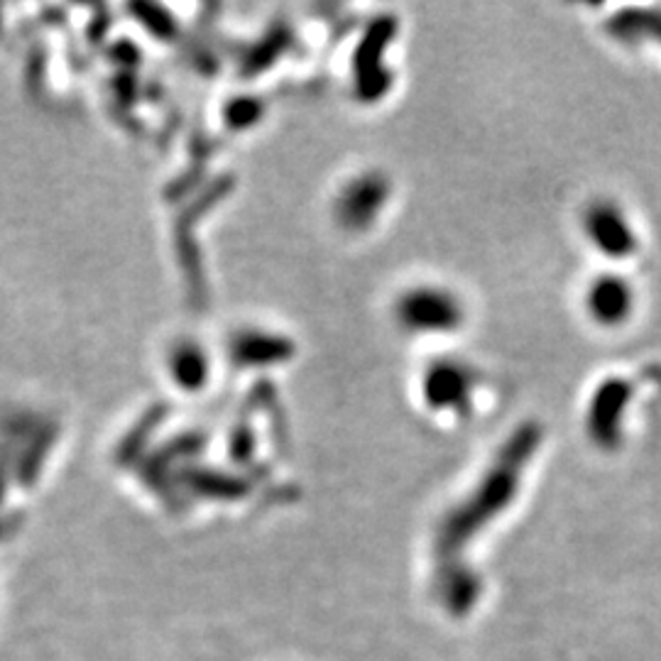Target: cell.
<instances>
[{"label":"cell","instance_id":"obj_1","mask_svg":"<svg viewBox=\"0 0 661 661\" xmlns=\"http://www.w3.org/2000/svg\"><path fill=\"white\" fill-rule=\"evenodd\" d=\"M397 319L414 333H448L463 321V307L454 295L439 287H417L399 299Z\"/></svg>","mask_w":661,"mask_h":661},{"label":"cell","instance_id":"obj_3","mask_svg":"<svg viewBox=\"0 0 661 661\" xmlns=\"http://www.w3.org/2000/svg\"><path fill=\"white\" fill-rule=\"evenodd\" d=\"M635 305V292L630 282L620 277H603L593 282L586 297V309L603 327H618L630 319Z\"/></svg>","mask_w":661,"mask_h":661},{"label":"cell","instance_id":"obj_2","mask_svg":"<svg viewBox=\"0 0 661 661\" xmlns=\"http://www.w3.org/2000/svg\"><path fill=\"white\" fill-rule=\"evenodd\" d=\"M586 233L596 248L608 253L610 257H625L635 250V233L630 221L625 218L622 211L615 204H596L586 211ZM605 255V257H608ZM630 257V255H627Z\"/></svg>","mask_w":661,"mask_h":661}]
</instances>
